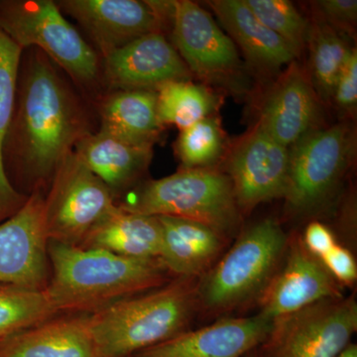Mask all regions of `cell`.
<instances>
[{
	"label": "cell",
	"instance_id": "cell-1",
	"mask_svg": "<svg viewBox=\"0 0 357 357\" xmlns=\"http://www.w3.org/2000/svg\"><path fill=\"white\" fill-rule=\"evenodd\" d=\"M84 96L43 52L23 50L1 152L7 180L22 196L46 194L77 141L98 130L91 100Z\"/></svg>",
	"mask_w": 357,
	"mask_h": 357
},
{
	"label": "cell",
	"instance_id": "cell-2",
	"mask_svg": "<svg viewBox=\"0 0 357 357\" xmlns=\"http://www.w3.org/2000/svg\"><path fill=\"white\" fill-rule=\"evenodd\" d=\"M48 257L52 276L46 292L58 314H95L175 278L160 258L124 257L52 241Z\"/></svg>",
	"mask_w": 357,
	"mask_h": 357
},
{
	"label": "cell",
	"instance_id": "cell-3",
	"mask_svg": "<svg viewBox=\"0 0 357 357\" xmlns=\"http://www.w3.org/2000/svg\"><path fill=\"white\" fill-rule=\"evenodd\" d=\"M199 278L175 277L162 287L89 314L102 357H131L185 332L199 309Z\"/></svg>",
	"mask_w": 357,
	"mask_h": 357
},
{
	"label": "cell",
	"instance_id": "cell-4",
	"mask_svg": "<svg viewBox=\"0 0 357 357\" xmlns=\"http://www.w3.org/2000/svg\"><path fill=\"white\" fill-rule=\"evenodd\" d=\"M0 30L23 50L36 48L86 95L102 86V59L56 1L0 0Z\"/></svg>",
	"mask_w": 357,
	"mask_h": 357
},
{
	"label": "cell",
	"instance_id": "cell-5",
	"mask_svg": "<svg viewBox=\"0 0 357 357\" xmlns=\"http://www.w3.org/2000/svg\"><path fill=\"white\" fill-rule=\"evenodd\" d=\"M116 204L140 215L195 220L225 236L238 227L241 211L229 176L210 168L182 169L168 177L146 181Z\"/></svg>",
	"mask_w": 357,
	"mask_h": 357
},
{
	"label": "cell",
	"instance_id": "cell-6",
	"mask_svg": "<svg viewBox=\"0 0 357 357\" xmlns=\"http://www.w3.org/2000/svg\"><path fill=\"white\" fill-rule=\"evenodd\" d=\"M287 243L276 220H262L246 229L199 280V307L220 314L258 301L280 267Z\"/></svg>",
	"mask_w": 357,
	"mask_h": 357
},
{
	"label": "cell",
	"instance_id": "cell-7",
	"mask_svg": "<svg viewBox=\"0 0 357 357\" xmlns=\"http://www.w3.org/2000/svg\"><path fill=\"white\" fill-rule=\"evenodd\" d=\"M357 330L354 296L321 301L274 319L259 357H337Z\"/></svg>",
	"mask_w": 357,
	"mask_h": 357
},
{
	"label": "cell",
	"instance_id": "cell-8",
	"mask_svg": "<svg viewBox=\"0 0 357 357\" xmlns=\"http://www.w3.org/2000/svg\"><path fill=\"white\" fill-rule=\"evenodd\" d=\"M115 206L114 194L73 151L56 171L45 195L49 241L81 246L89 231Z\"/></svg>",
	"mask_w": 357,
	"mask_h": 357
},
{
	"label": "cell",
	"instance_id": "cell-9",
	"mask_svg": "<svg viewBox=\"0 0 357 357\" xmlns=\"http://www.w3.org/2000/svg\"><path fill=\"white\" fill-rule=\"evenodd\" d=\"M345 124L310 131L290 149L285 199L296 215L312 213L335 191L351 153Z\"/></svg>",
	"mask_w": 357,
	"mask_h": 357
},
{
	"label": "cell",
	"instance_id": "cell-10",
	"mask_svg": "<svg viewBox=\"0 0 357 357\" xmlns=\"http://www.w3.org/2000/svg\"><path fill=\"white\" fill-rule=\"evenodd\" d=\"M45 192L36 190L13 215L0 222V285L46 290L49 238Z\"/></svg>",
	"mask_w": 357,
	"mask_h": 357
},
{
	"label": "cell",
	"instance_id": "cell-11",
	"mask_svg": "<svg viewBox=\"0 0 357 357\" xmlns=\"http://www.w3.org/2000/svg\"><path fill=\"white\" fill-rule=\"evenodd\" d=\"M171 26L174 48L191 74L220 82L241 69L236 44L196 2L173 1Z\"/></svg>",
	"mask_w": 357,
	"mask_h": 357
},
{
	"label": "cell",
	"instance_id": "cell-12",
	"mask_svg": "<svg viewBox=\"0 0 357 357\" xmlns=\"http://www.w3.org/2000/svg\"><path fill=\"white\" fill-rule=\"evenodd\" d=\"M56 3L81 26L100 59L149 33H163L165 27L151 1L60 0Z\"/></svg>",
	"mask_w": 357,
	"mask_h": 357
},
{
	"label": "cell",
	"instance_id": "cell-13",
	"mask_svg": "<svg viewBox=\"0 0 357 357\" xmlns=\"http://www.w3.org/2000/svg\"><path fill=\"white\" fill-rule=\"evenodd\" d=\"M191 75L162 32L141 36L102 58V86L107 91H156Z\"/></svg>",
	"mask_w": 357,
	"mask_h": 357
},
{
	"label": "cell",
	"instance_id": "cell-14",
	"mask_svg": "<svg viewBox=\"0 0 357 357\" xmlns=\"http://www.w3.org/2000/svg\"><path fill=\"white\" fill-rule=\"evenodd\" d=\"M290 148L259 126L246 136L229 159V178L239 211L284 198L287 185Z\"/></svg>",
	"mask_w": 357,
	"mask_h": 357
},
{
	"label": "cell",
	"instance_id": "cell-15",
	"mask_svg": "<svg viewBox=\"0 0 357 357\" xmlns=\"http://www.w3.org/2000/svg\"><path fill=\"white\" fill-rule=\"evenodd\" d=\"M284 259L257 301L260 314L274 319L321 301L344 297L342 285L307 250L301 237L288 239Z\"/></svg>",
	"mask_w": 357,
	"mask_h": 357
},
{
	"label": "cell",
	"instance_id": "cell-16",
	"mask_svg": "<svg viewBox=\"0 0 357 357\" xmlns=\"http://www.w3.org/2000/svg\"><path fill=\"white\" fill-rule=\"evenodd\" d=\"M273 321L260 312L222 318L199 330L181 333L134 357H244L264 344Z\"/></svg>",
	"mask_w": 357,
	"mask_h": 357
},
{
	"label": "cell",
	"instance_id": "cell-17",
	"mask_svg": "<svg viewBox=\"0 0 357 357\" xmlns=\"http://www.w3.org/2000/svg\"><path fill=\"white\" fill-rule=\"evenodd\" d=\"M316 114V91L293 62L265 100L257 126L290 148L310 132Z\"/></svg>",
	"mask_w": 357,
	"mask_h": 357
},
{
	"label": "cell",
	"instance_id": "cell-18",
	"mask_svg": "<svg viewBox=\"0 0 357 357\" xmlns=\"http://www.w3.org/2000/svg\"><path fill=\"white\" fill-rule=\"evenodd\" d=\"M75 154L116 197L128 192L146 172L153 146L137 145L96 130L77 141Z\"/></svg>",
	"mask_w": 357,
	"mask_h": 357
},
{
	"label": "cell",
	"instance_id": "cell-19",
	"mask_svg": "<svg viewBox=\"0 0 357 357\" xmlns=\"http://www.w3.org/2000/svg\"><path fill=\"white\" fill-rule=\"evenodd\" d=\"M162 229L160 259L174 277L199 278L215 264L225 236L204 223L185 218L157 217Z\"/></svg>",
	"mask_w": 357,
	"mask_h": 357
},
{
	"label": "cell",
	"instance_id": "cell-20",
	"mask_svg": "<svg viewBox=\"0 0 357 357\" xmlns=\"http://www.w3.org/2000/svg\"><path fill=\"white\" fill-rule=\"evenodd\" d=\"M0 357H102L89 314L51 319L0 345Z\"/></svg>",
	"mask_w": 357,
	"mask_h": 357
},
{
	"label": "cell",
	"instance_id": "cell-21",
	"mask_svg": "<svg viewBox=\"0 0 357 357\" xmlns=\"http://www.w3.org/2000/svg\"><path fill=\"white\" fill-rule=\"evenodd\" d=\"M208 4L229 38L258 67L278 70L292 64L299 55L290 44L258 20L244 0H213Z\"/></svg>",
	"mask_w": 357,
	"mask_h": 357
},
{
	"label": "cell",
	"instance_id": "cell-22",
	"mask_svg": "<svg viewBox=\"0 0 357 357\" xmlns=\"http://www.w3.org/2000/svg\"><path fill=\"white\" fill-rule=\"evenodd\" d=\"M98 130L137 145L153 146L164 126L159 119L156 91H115L96 100Z\"/></svg>",
	"mask_w": 357,
	"mask_h": 357
},
{
	"label": "cell",
	"instance_id": "cell-23",
	"mask_svg": "<svg viewBox=\"0 0 357 357\" xmlns=\"http://www.w3.org/2000/svg\"><path fill=\"white\" fill-rule=\"evenodd\" d=\"M79 248L102 249L124 257L160 258L162 229L158 218L115 206L89 231Z\"/></svg>",
	"mask_w": 357,
	"mask_h": 357
},
{
	"label": "cell",
	"instance_id": "cell-24",
	"mask_svg": "<svg viewBox=\"0 0 357 357\" xmlns=\"http://www.w3.org/2000/svg\"><path fill=\"white\" fill-rule=\"evenodd\" d=\"M23 49L0 30V222L13 215L27 197L13 189L2 164V145L13 116L16 83Z\"/></svg>",
	"mask_w": 357,
	"mask_h": 357
},
{
	"label": "cell",
	"instance_id": "cell-25",
	"mask_svg": "<svg viewBox=\"0 0 357 357\" xmlns=\"http://www.w3.org/2000/svg\"><path fill=\"white\" fill-rule=\"evenodd\" d=\"M156 93L160 121L180 130L211 116L217 107V98L210 89L190 79L168 82L160 86Z\"/></svg>",
	"mask_w": 357,
	"mask_h": 357
},
{
	"label": "cell",
	"instance_id": "cell-26",
	"mask_svg": "<svg viewBox=\"0 0 357 357\" xmlns=\"http://www.w3.org/2000/svg\"><path fill=\"white\" fill-rule=\"evenodd\" d=\"M57 314L46 290L0 285V345Z\"/></svg>",
	"mask_w": 357,
	"mask_h": 357
},
{
	"label": "cell",
	"instance_id": "cell-27",
	"mask_svg": "<svg viewBox=\"0 0 357 357\" xmlns=\"http://www.w3.org/2000/svg\"><path fill=\"white\" fill-rule=\"evenodd\" d=\"M310 76L317 96L332 98L333 88L340 70L347 62L351 47L333 27L325 22L310 25Z\"/></svg>",
	"mask_w": 357,
	"mask_h": 357
},
{
	"label": "cell",
	"instance_id": "cell-28",
	"mask_svg": "<svg viewBox=\"0 0 357 357\" xmlns=\"http://www.w3.org/2000/svg\"><path fill=\"white\" fill-rule=\"evenodd\" d=\"M225 136L215 117L202 119L181 130L176 152L183 169L208 168L222 153Z\"/></svg>",
	"mask_w": 357,
	"mask_h": 357
},
{
	"label": "cell",
	"instance_id": "cell-29",
	"mask_svg": "<svg viewBox=\"0 0 357 357\" xmlns=\"http://www.w3.org/2000/svg\"><path fill=\"white\" fill-rule=\"evenodd\" d=\"M256 17L285 40L298 54L309 36L310 23L287 0H244Z\"/></svg>",
	"mask_w": 357,
	"mask_h": 357
},
{
	"label": "cell",
	"instance_id": "cell-30",
	"mask_svg": "<svg viewBox=\"0 0 357 357\" xmlns=\"http://www.w3.org/2000/svg\"><path fill=\"white\" fill-rule=\"evenodd\" d=\"M332 98L337 107L345 112L356 109L357 102V52L352 48L347 62L338 75Z\"/></svg>",
	"mask_w": 357,
	"mask_h": 357
},
{
	"label": "cell",
	"instance_id": "cell-31",
	"mask_svg": "<svg viewBox=\"0 0 357 357\" xmlns=\"http://www.w3.org/2000/svg\"><path fill=\"white\" fill-rule=\"evenodd\" d=\"M324 22L333 29L352 31L357 20L356 0H321L316 2Z\"/></svg>",
	"mask_w": 357,
	"mask_h": 357
},
{
	"label": "cell",
	"instance_id": "cell-32",
	"mask_svg": "<svg viewBox=\"0 0 357 357\" xmlns=\"http://www.w3.org/2000/svg\"><path fill=\"white\" fill-rule=\"evenodd\" d=\"M319 260L340 285H352L356 283V261L349 249L337 243Z\"/></svg>",
	"mask_w": 357,
	"mask_h": 357
},
{
	"label": "cell",
	"instance_id": "cell-33",
	"mask_svg": "<svg viewBox=\"0 0 357 357\" xmlns=\"http://www.w3.org/2000/svg\"><path fill=\"white\" fill-rule=\"evenodd\" d=\"M301 238L307 250L318 259H321L337 243L330 227L319 222L310 223L305 230L304 236Z\"/></svg>",
	"mask_w": 357,
	"mask_h": 357
},
{
	"label": "cell",
	"instance_id": "cell-34",
	"mask_svg": "<svg viewBox=\"0 0 357 357\" xmlns=\"http://www.w3.org/2000/svg\"><path fill=\"white\" fill-rule=\"evenodd\" d=\"M337 357H357V347L356 344H349V347L344 349L342 354Z\"/></svg>",
	"mask_w": 357,
	"mask_h": 357
},
{
	"label": "cell",
	"instance_id": "cell-35",
	"mask_svg": "<svg viewBox=\"0 0 357 357\" xmlns=\"http://www.w3.org/2000/svg\"><path fill=\"white\" fill-rule=\"evenodd\" d=\"M244 357H259V354H258L257 349H255V351L249 352V354H246Z\"/></svg>",
	"mask_w": 357,
	"mask_h": 357
}]
</instances>
